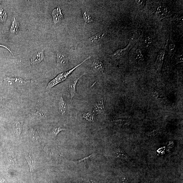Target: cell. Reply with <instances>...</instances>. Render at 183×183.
Listing matches in <instances>:
<instances>
[{
	"label": "cell",
	"instance_id": "22",
	"mask_svg": "<svg viewBox=\"0 0 183 183\" xmlns=\"http://www.w3.org/2000/svg\"><path fill=\"white\" fill-rule=\"evenodd\" d=\"M95 115L92 112H89L85 113L83 115V118L86 119V120L91 122L94 121V119Z\"/></svg>",
	"mask_w": 183,
	"mask_h": 183
},
{
	"label": "cell",
	"instance_id": "29",
	"mask_svg": "<svg viewBox=\"0 0 183 183\" xmlns=\"http://www.w3.org/2000/svg\"><path fill=\"white\" fill-rule=\"evenodd\" d=\"M95 155H96V154H92L90 155H89V156L85 157V158H83L82 159H81V160H79L78 161V162H77L81 163V162H86V161H87V160H88V159L91 158H92V157H94Z\"/></svg>",
	"mask_w": 183,
	"mask_h": 183
},
{
	"label": "cell",
	"instance_id": "5",
	"mask_svg": "<svg viewBox=\"0 0 183 183\" xmlns=\"http://www.w3.org/2000/svg\"><path fill=\"white\" fill-rule=\"evenodd\" d=\"M52 15L53 17L54 24V25L60 23L63 19V14L62 10L60 8L58 7L56 8L52 12Z\"/></svg>",
	"mask_w": 183,
	"mask_h": 183
},
{
	"label": "cell",
	"instance_id": "13",
	"mask_svg": "<svg viewBox=\"0 0 183 183\" xmlns=\"http://www.w3.org/2000/svg\"><path fill=\"white\" fill-rule=\"evenodd\" d=\"M105 33H99L92 37H89L88 39V41L91 43H97L105 37Z\"/></svg>",
	"mask_w": 183,
	"mask_h": 183
},
{
	"label": "cell",
	"instance_id": "9",
	"mask_svg": "<svg viewBox=\"0 0 183 183\" xmlns=\"http://www.w3.org/2000/svg\"><path fill=\"white\" fill-rule=\"evenodd\" d=\"M82 14L85 25L93 22L95 21L94 15L89 10L87 9L83 10Z\"/></svg>",
	"mask_w": 183,
	"mask_h": 183
},
{
	"label": "cell",
	"instance_id": "1",
	"mask_svg": "<svg viewBox=\"0 0 183 183\" xmlns=\"http://www.w3.org/2000/svg\"><path fill=\"white\" fill-rule=\"evenodd\" d=\"M91 57V56L88 57L86 59H85L84 61H83L82 62L80 63V64L77 65V66L74 67L73 68L70 69V70L60 74L58 75L55 78L53 79L52 80L49 82V84L47 85V89H51L52 87L55 86V85L65 81L76 69L82 65L83 63H84L85 61H87V60L90 58Z\"/></svg>",
	"mask_w": 183,
	"mask_h": 183
},
{
	"label": "cell",
	"instance_id": "15",
	"mask_svg": "<svg viewBox=\"0 0 183 183\" xmlns=\"http://www.w3.org/2000/svg\"><path fill=\"white\" fill-rule=\"evenodd\" d=\"M66 103L63 99L62 96H61L59 99V112L63 115L66 112L67 110Z\"/></svg>",
	"mask_w": 183,
	"mask_h": 183
},
{
	"label": "cell",
	"instance_id": "19",
	"mask_svg": "<svg viewBox=\"0 0 183 183\" xmlns=\"http://www.w3.org/2000/svg\"><path fill=\"white\" fill-rule=\"evenodd\" d=\"M30 133L32 138L36 142H39L40 137L36 129L32 128L30 130Z\"/></svg>",
	"mask_w": 183,
	"mask_h": 183
},
{
	"label": "cell",
	"instance_id": "21",
	"mask_svg": "<svg viewBox=\"0 0 183 183\" xmlns=\"http://www.w3.org/2000/svg\"><path fill=\"white\" fill-rule=\"evenodd\" d=\"M135 58L139 61H142L144 60V55L140 48L137 49L135 53Z\"/></svg>",
	"mask_w": 183,
	"mask_h": 183
},
{
	"label": "cell",
	"instance_id": "14",
	"mask_svg": "<svg viewBox=\"0 0 183 183\" xmlns=\"http://www.w3.org/2000/svg\"><path fill=\"white\" fill-rule=\"evenodd\" d=\"M12 128L16 136L17 137L20 136L22 131V125L19 121L15 120L13 123Z\"/></svg>",
	"mask_w": 183,
	"mask_h": 183
},
{
	"label": "cell",
	"instance_id": "28",
	"mask_svg": "<svg viewBox=\"0 0 183 183\" xmlns=\"http://www.w3.org/2000/svg\"><path fill=\"white\" fill-rule=\"evenodd\" d=\"M135 2L136 3L139 8L140 9H142L144 7L146 1H142V0H138V1H135Z\"/></svg>",
	"mask_w": 183,
	"mask_h": 183
},
{
	"label": "cell",
	"instance_id": "8",
	"mask_svg": "<svg viewBox=\"0 0 183 183\" xmlns=\"http://www.w3.org/2000/svg\"><path fill=\"white\" fill-rule=\"evenodd\" d=\"M105 99H102L94 105V108L92 112L95 116L99 114H104L105 112Z\"/></svg>",
	"mask_w": 183,
	"mask_h": 183
},
{
	"label": "cell",
	"instance_id": "27",
	"mask_svg": "<svg viewBox=\"0 0 183 183\" xmlns=\"http://www.w3.org/2000/svg\"><path fill=\"white\" fill-rule=\"evenodd\" d=\"M126 120H117L113 121V124L114 125L118 126H122L126 122Z\"/></svg>",
	"mask_w": 183,
	"mask_h": 183
},
{
	"label": "cell",
	"instance_id": "31",
	"mask_svg": "<svg viewBox=\"0 0 183 183\" xmlns=\"http://www.w3.org/2000/svg\"><path fill=\"white\" fill-rule=\"evenodd\" d=\"M158 131L157 130H155L153 131L152 132L149 133L148 134V135L149 136H154V135L158 134Z\"/></svg>",
	"mask_w": 183,
	"mask_h": 183
},
{
	"label": "cell",
	"instance_id": "17",
	"mask_svg": "<svg viewBox=\"0 0 183 183\" xmlns=\"http://www.w3.org/2000/svg\"><path fill=\"white\" fill-rule=\"evenodd\" d=\"M115 154L117 158L123 159V160H128V158L127 155L120 148H117L115 150Z\"/></svg>",
	"mask_w": 183,
	"mask_h": 183
},
{
	"label": "cell",
	"instance_id": "33",
	"mask_svg": "<svg viewBox=\"0 0 183 183\" xmlns=\"http://www.w3.org/2000/svg\"><path fill=\"white\" fill-rule=\"evenodd\" d=\"M85 182H86L87 183H98L96 181L90 180H85Z\"/></svg>",
	"mask_w": 183,
	"mask_h": 183
},
{
	"label": "cell",
	"instance_id": "4",
	"mask_svg": "<svg viewBox=\"0 0 183 183\" xmlns=\"http://www.w3.org/2000/svg\"><path fill=\"white\" fill-rule=\"evenodd\" d=\"M132 39H131L129 41V43L128 45L122 49L118 50L112 55H111L113 58L115 59H118L124 57V56L128 53L129 50L132 45Z\"/></svg>",
	"mask_w": 183,
	"mask_h": 183
},
{
	"label": "cell",
	"instance_id": "34",
	"mask_svg": "<svg viewBox=\"0 0 183 183\" xmlns=\"http://www.w3.org/2000/svg\"><path fill=\"white\" fill-rule=\"evenodd\" d=\"M0 46L3 47H5V48H6L10 52H11V53L12 54H13V53L8 48V47L7 46H6L3 45H2L0 44Z\"/></svg>",
	"mask_w": 183,
	"mask_h": 183
},
{
	"label": "cell",
	"instance_id": "10",
	"mask_svg": "<svg viewBox=\"0 0 183 183\" xmlns=\"http://www.w3.org/2000/svg\"><path fill=\"white\" fill-rule=\"evenodd\" d=\"M83 75L77 77L76 78L72 79L71 81L69 83V93H70L71 96V100H72V98L76 93V87L77 82L79 79H80Z\"/></svg>",
	"mask_w": 183,
	"mask_h": 183
},
{
	"label": "cell",
	"instance_id": "12",
	"mask_svg": "<svg viewBox=\"0 0 183 183\" xmlns=\"http://www.w3.org/2000/svg\"><path fill=\"white\" fill-rule=\"evenodd\" d=\"M44 58V50L39 51L31 59L30 65H35L41 63L43 61Z\"/></svg>",
	"mask_w": 183,
	"mask_h": 183
},
{
	"label": "cell",
	"instance_id": "16",
	"mask_svg": "<svg viewBox=\"0 0 183 183\" xmlns=\"http://www.w3.org/2000/svg\"><path fill=\"white\" fill-rule=\"evenodd\" d=\"M20 28V25L19 21L14 18L13 21L12 22V25L10 29L11 32L13 34H15L19 31Z\"/></svg>",
	"mask_w": 183,
	"mask_h": 183
},
{
	"label": "cell",
	"instance_id": "23",
	"mask_svg": "<svg viewBox=\"0 0 183 183\" xmlns=\"http://www.w3.org/2000/svg\"><path fill=\"white\" fill-rule=\"evenodd\" d=\"M152 39L150 36H146L144 40V44L145 47H148L152 45Z\"/></svg>",
	"mask_w": 183,
	"mask_h": 183
},
{
	"label": "cell",
	"instance_id": "18",
	"mask_svg": "<svg viewBox=\"0 0 183 183\" xmlns=\"http://www.w3.org/2000/svg\"><path fill=\"white\" fill-rule=\"evenodd\" d=\"M5 80L10 83H17L20 84H23L29 82V81H25L20 78H10L9 77H6Z\"/></svg>",
	"mask_w": 183,
	"mask_h": 183
},
{
	"label": "cell",
	"instance_id": "32",
	"mask_svg": "<svg viewBox=\"0 0 183 183\" xmlns=\"http://www.w3.org/2000/svg\"><path fill=\"white\" fill-rule=\"evenodd\" d=\"M121 183H128V179L125 177L121 178Z\"/></svg>",
	"mask_w": 183,
	"mask_h": 183
},
{
	"label": "cell",
	"instance_id": "26",
	"mask_svg": "<svg viewBox=\"0 0 183 183\" xmlns=\"http://www.w3.org/2000/svg\"><path fill=\"white\" fill-rule=\"evenodd\" d=\"M10 159L12 164L15 168H16L17 164L16 157L15 156H12L10 157Z\"/></svg>",
	"mask_w": 183,
	"mask_h": 183
},
{
	"label": "cell",
	"instance_id": "3",
	"mask_svg": "<svg viewBox=\"0 0 183 183\" xmlns=\"http://www.w3.org/2000/svg\"><path fill=\"white\" fill-rule=\"evenodd\" d=\"M57 67L59 69H63L67 66L69 63V59L67 55L60 51H57Z\"/></svg>",
	"mask_w": 183,
	"mask_h": 183
},
{
	"label": "cell",
	"instance_id": "7",
	"mask_svg": "<svg viewBox=\"0 0 183 183\" xmlns=\"http://www.w3.org/2000/svg\"><path fill=\"white\" fill-rule=\"evenodd\" d=\"M93 69L95 71L103 73L105 70V67L102 61L98 57L95 56L93 57L92 64Z\"/></svg>",
	"mask_w": 183,
	"mask_h": 183
},
{
	"label": "cell",
	"instance_id": "24",
	"mask_svg": "<svg viewBox=\"0 0 183 183\" xmlns=\"http://www.w3.org/2000/svg\"><path fill=\"white\" fill-rule=\"evenodd\" d=\"M175 47V45L174 41L172 40L171 39L169 51V54L170 56L171 55L174 53Z\"/></svg>",
	"mask_w": 183,
	"mask_h": 183
},
{
	"label": "cell",
	"instance_id": "20",
	"mask_svg": "<svg viewBox=\"0 0 183 183\" xmlns=\"http://www.w3.org/2000/svg\"><path fill=\"white\" fill-rule=\"evenodd\" d=\"M7 17V14L3 9L0 10V24L3 26Z\"/></svg>",
	"mask_w": 183,
	"mask_h": 183
},
{
	"label": "cell",
	"instance_id": "30",
	"mask_svg": "<svg viewBox=\"0 0 183 183\" xmlns=\"http://www.w3.org/2000/svg\"><path fill=\"white\" fill-rule=\"evenodd\" d=\"M176 61H177V63L183 62L182 54H178L176 57Z\"/></svg>",
	"mask_w": 183,
	"mask_h": 183
},
{
	"label": "cell",
	"instance_id": "6",
	"mask_svg": "<svg viewBox=\"0 0 183 183\" xmlns=\"http://www.w3.org/2000/svg\"><path fill=\"white\" fill-rule=\"evenodd\" d=\"M156 13L160 20L171 15L170 11L168 10V8L161 5L158 6Z\"/></svg>",
	"mask_w": 183,
	"mask_h": 183
},
{
	"label": "cell",
	"instance_id": "11",
	"mask_svg": "<svg viewBox=\"0 0 183 183\" xmlns=\"http://www.w3.org/2000/svg\"><path fill=\"white\" fill-rule=\"evenodd\" d=\"M25 158L29 164L31 176L32 177L37 166V162L34 160H33L30 154H28L25 155Z\"/></svg>",
	"mask_w": 183,
	"mask_h": 183
},
{
	"label": "cell",
	"instance_id": "35",
	"mask_svg": "<svg viewBox=\"0 0 183 183\" xmlns=\"http://www.w3.org/2000/svg\"><path fill=\"white\" fill-rule=\"evenodd\" d=\"M50 183H53L52 182H51V181H50Z\"/></svg>",
	"mask_w": 183,
	"mask_h": 183
},
{
	"label": "cell",
	"instance_id": "2",
	"mask_svg": "<svg viewBox=\"0 0 183 183\" xmlns=\"http://www.w3.org/2000/svg\"><path fill=\"white\" fill-rule=\"evenodd\" d=\"M167 45V42L164 46V48L161 50L158 54L156 62L155 63V67L157 71L160 72L162 70L163 63L166 54V50Z\"/></svg>",
	"mask_w": 183,
	"mask_h": 183
},
{
	"label": "cell",
	"instance_id": "25",
	"mask_svg": "<svg viewBox=\"0 0 183 183\" xmlns=\"http://www.w3.org/2000/svg\"><path fill=\"white\" fill-rule=\"evenodd\" d=\"M65 130H66V129L60 128V127H57V128H55L54 129L53 131L52 134L54 138H56L58 134H59L60 132H61V131Z\"/></svg>",
	"mask_w": 183,
	"mask_h": 183
}]
</instances>
